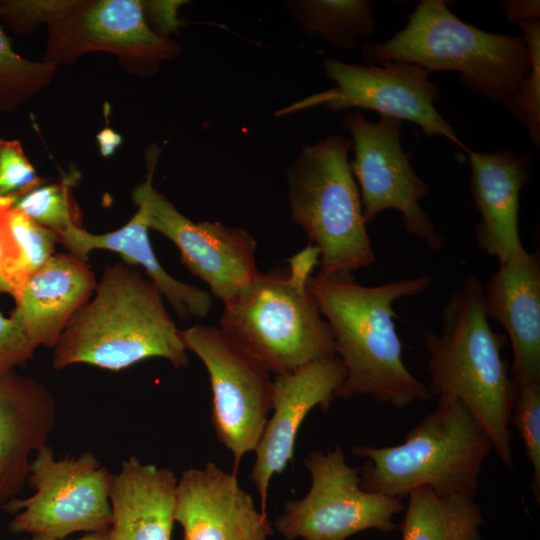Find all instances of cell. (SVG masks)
<instances>
[{
  "label": "cell",
  "mask_w": 540,
  "mask_h": 540,
  "mask_svg": "<svg viewBox=\"0 0 540 540\" xmlns=\"http://www.w3.org/2000/svg\"><path fill=\"white\" fill-rule=\"evenodd\" d=\"M318 264L319 250L309 244L289 259L286 270L259 271L224 305L220 328L270 373L336 356L331 328L308 287Z\"/></svg>",
  "instance_id": "5b68a950"
},
{
  "label": "cell",
  "mask_w": 540,
  "mask_h": 540,
  "mask_svg": "<svg viewBox=\"0 0 540 540\" xmlns=\"http://www.w3.org/2000/svg\"><path fill=\"white\" fill-rule=\"evenodd\" d=\"M342 123L352 136L354 159L349 164L359 185L366 224L384 210H397L405 229L433 253L439 252L444 239L420 205L431 187L417 175L403 150L402 120L382 115L372 122L356 111L347 113Z\"/></svg>",
  "instance_id": "8fae6325"
},
{
  "label": "cell",
  "mask_w": 540,
  "mask_h": 540,
  "mask_svg": "<svg viewBox=\"0 0 540 540\" xmlns=\"http://www.w3.org/2000/svg\"><path fill=\"white\" fill-rule=\"evenodd\" d=\"M158 154L148 157L145 182L132 192V199L149 229L170 239L179 249L181 262L206 282L212 295L224 305L231 302L258 274L256 240L246 230L220 222L195 223L152 186Z\"/></svg>",
  "instance_id": "4fadbf2b"
},
{
  "label": "cell",
  "mask_w": 540,
  "mask_h": 540,
  "mask_svg": "<svg viewBox=\"0 0 540 540\" xmlns=\"http://www.w3.org/2000/svg\"><path fill=\"white\" fill-rule=\"evenodd\" d=\"M100 152L103 156H110L120 145L121 136L110 128L103 129L97 135Z\"/></svg>",
  "instance_id": "836d02e7"
},
{
  "label": "cell",
  "mask_w": 540,
  "mask_h": 540,
  "mask_svg": "<svg viewBox=\"0 0 540 540\" xmlns=\"http://www.w3.org/2000/svg\"><path fill=\"white\" fill-rule=\"evenodd\" d=\"M15 200V197L0 196V293H2L1 272L15 256V244L9 226V213Z\"/></svg>",
  "instance_id": "1f68e13d"
},
{
  "label": "cell",
  "mask_w": 540,
  "mask_h": 540,
  "mask_svg": "<svg viewBox=\"0 0 540 540\" xmlns=\"http://www.w3.org/2000/svg\"><path fill=\"white\" fill-rule=\"evenodd\" d=\"M311 475L307 494L285 504L275 525L288 540H346L350 536L377 529H396L394 518L404 510L401 499L366 491L337 444L327 452L314 451L305 459Z\"/></svg>",
  "instance_id": "9c48e42d"
},
{
  "label": "cell",
  "mask_w": 540,
  "mask_h": 540,
  "mask_svg": "<svg viewBox=\"0 0 540 540\" xmlns=\"http://www.w3.org/2000/svg\"><path fill=\"white\" fill-rule=\"evenodd\" d=\"M14 207L56 233L78 226L70 203L68 181L37 187L16 198Z\"/></svg>",
  "instance_id": "4316f807"
},
{
  "label": "cell",
  "mask_w": 540,
  "mask_h": 540,
  "mask_svg": "<svg viewBox=\"0 0 540 540\" xmlns=\"http://www.w3.org/2000/svg\"><path fill=\"white\" fill-rule=\"evenodd\" d=\"M35 349L19 320L12 314L5 317L0 313V375L10 373L14 367L27 362Z\"/></svg>",
  "instance_id": "4dcf8cb0"
},
{
  "label": "cell",
  "mask_w": 540,
  "mask_h": 540,
  "mask_svg": "<svg viewBox=\"0 0 540 540\" xmlns=\"http://www.w3.org/2000/svg\"><path fill=\"white\" fill-rule=\"evenodd\" d=\"M480 507L469 496H439L429 487L408 495L402 540H480Z\"/></svg>",
  "instance_id": "7402d4cb"
},
{
  "label": "cell",
  "mask_w": 540,
  "mask_h": 540,
  "mask_svg": "<svg viewBox=\"0 0 540 540\" xmlns=\"http://www.w3.org/2000/svg\"><path fill=\"white\" fill-rule=\"evenodd\" d=\"M40 183L21 143L0 138V196L18 198L39 187Z\"/></svg>",
  "instance_id": "f1b7e54d"
},
{
  "label": "cell",
  "mask_w": 540,
  "mask_h": 540,
  "mask_svg": "<svg viewBox=\"0 0 540 540\" xmlns=\"http://www.w3.org/2000/svg\"><path fill=\"white\" fill-rule=\"evenodd\" d=\"M432 282L428 274L378 286L356 283L351 273L310 276L309 290L331 328L346 371L337 397L372 395L397 408L431 397L403 361L393 304L425 291Z\"/></svg>",
  "instance_id": "6da1fadb"
},
{
  "label": "cell",
  "mask_w": 540,
  "mask_h": 540,
  "mask_svg": "<svg viewBox=\"0 0 540 540\" xmlns=\"http://www.w3.org/2000/svg\"><path fill=\"white\" fill-rule=\"evenodd\" d=\"M492 449L489 436L461 401L438 399L401 444L359 445L351 451L366 459L360 468L364 490L402 500L421 487L439 496L474 497Z\"/></svg>",
  "instance_id": "8992f818"
},
{
  "label": "cell",
  "mask_w": 540,
  "mask_h": 540,
  "mask_svg": "<svg viewBox=\"0 0 540 540\" xmlns=\"http://www.w3.org/2000/svg\"><path fill=\"white\" fill-rule=\"evenodd\" d=\"M20 540H71V539H58V538H51L46 536H40V535H31L29 538H23ZM74 540H111L109 530L106 531H100V532H90L85 533L84 536L74 539Z\"/></svg>",
  "instance_id": "e575fe53"
},
{
  "label": "cell",
  "mask_w": 540,
  "mask_h": 540,
  "mask_svg": "<svg viewBox=\"0 0 540 540\" xmlns=\"http://www.w3.org/2000/svg\"><path fill=\"white\" fill-rule=\"evenodd\" d=\"M488 319L507 332L513 350L511 378L517 387L540 382V256L525 252L505 264L484 287Z\"/></svg>",
  "instance_id": "e0dca14e"
},
{
  "label": "cell",
  "mask_w": 540,
  "mask_h": 540,
  "mask_svg": "<svg viewBox=\"0 0 540 540\" xmlns=\"http://www.w3.org/2000/svg\"><path fill=\"white\" fill-rule=\"evenodd\" d=\"M174 521L184 540H267L272 534L266 512L256 509L235 473L212 462L187 469L178 479Z\"/></svg>",
  "instance_id": "9a60e30c"
},
{
  "label": "cell",
  "mask_w": 540,
  "mask_h": 540,
  "mask_svg": "<svg viewBox=\"0 0 540 540\" xmlns=\"http://www.w3.org/2000/svg\"><path fill=\"white\" fill-rule=\"evenodd\" d=\"M350 148L348 138L329 136L305 146L286 171L291 219L319 250L323 274H352L375 262Z\"/></svg>",
  "instance_id": "52a82bcc"
},
{
  "label": "cell",
  "mask_w": 540,
  "mask_h": 540,
  "mask_svg": "<svg viewBox=\"0 0 540 540\" xmlns=\"http://www.w3.org/2000/svg\"><path fill=\"white\" fill-rule=\"evenodd\" d=\"M470 192L480 214L476 227L478 246L497 258L499 265L526 252L519 233L520 193L529 181V154L508 149L493 153L466 151Z\"/></svg>",
  "instance_id": "2e32d148"
},
{
  "label": "cell",
  "mask_w": 540,
  "mask_h": 540,
  "mask_svg": "<svg viewBox=\"0 0 540 540\" xmlns=\"http://www.w3.org/2000/svg\"><path fill=\"white\" fill-rule=\"evenodd\" d=\"M178 479L167 468L125 460L110 492L111 540H171Z\"/></svg>",
  "instance_id": "ffe728a7"
},
{
  "label": "cell",
  "mask_w": 540,
  "mask_h": 540,
  "mask_svg": "<svg viewBox=\"0 0 540 540\" xmlns=\"http://www.w3.org/2000/svg\"><path fill=\"white\" fill-rule=\"evenodd\" d=\"M55 420L54 399L42 384L14 371L0 375V504L23 488L29 456L46 445Z\"/></svg>",
  "instance_id": "ac0fdd59"
},
{
  "label": "cell",
  "mask_w": 540,
  "mask_h": 540,
  "mask_svg": "<svg viewBox=\"0 0 540 540\" xmlns=\"http://www.w3.org/2000/svg\"><path fill=\"white\" fill-rule=\"evenodd\" d=\"M302 29L338 50H354L358 38L376 30L372 0H302L287 2Z\"/></svg>",
  "instance_id": "603a6c76"
},
{
  "label": "cell",
  "mask_w": 540,
  "mask_h": 540,
  "mask_svg": "<svg viewBox=\"0 0 540 540\" xmlns=\"http://www.w3.org/2000/svg\"><path fill=\"white\" fill-rule=\"evenodd\" d=\"M96 286L95 274L86 260L70 252L54 254L25 283L11 314L36 348H53Z\"/></svg>",
  "instance_id": "d6986e66"
},
{
  "label": "cell",
  "mask_w": 540,
  "mask_h": 540,
  "mask_svg": "<svg viewBox=\"0 0 540 540\" xmlns=\"http://www.w3.org/2000/svg\"><path fill=\"white\" fill-rule=\"evenodd\" d=\"M510 422L518 430L533 468L531 489L540 501V382L517 387Z\"/></svg>",
  "instance_id": "83f0119b"
},
{
  "label": "cell",
  "mask_w": 540,
  "mask_h": 540,
  "mask_svg": "<svg viewBox=\"0 0 540 540\" xmlns=\"http://www.w3.org/2000/svg\"><path fill=\"white\" fill-rule=\"evenodd\" d=\"M113 475L92 453L57 460L45 445L30 465L28 482L34 494L2 505L15 514L9 530L58 539L109 530Z\"/></svg>",
  "instance_id": "ba28073f"
},
{
  "label": "cell",
  "mask_w": 540,
  "mask_h": 540,
  "mask_svg": "<svg viewBox=\"0 0 540 540\" xmlns=\"http://www.w3.org/2000/svg\"><path fill=\"white\" fill-rule=\"evenodd\" d=\"M148 230L143 212L137 209L128 223L112 232L92 234L74 225L57 234L59 242L83 260L92 250L105 249L118 253L128 265L141 266L179 318H205L212 307L211 295L166 272L155 256Z\"/></svg>",
  "instance_id": "44dd1931"
},
{
  "label": "cell",
  "mask_w": 540,
  "mask_h": 540,
  "mask_svg": "<svg viewBox=\"0 0 540 540\" xmlns=\"http://www.w3.org/2000/svg\"><path fill=\"white\" fill-rule=\"evenodd\" d=\"M9 226L15 243V256L1 274L2 293L16 301L28 279L53 255L59 236L30 219L13 207L9 213Z\"/></svg>",
  "instance_id": "d4e9b609"
},
{
  "label": "cell",
  "mask_w": 540,
  "mask_h": 540,
  "mask_svg": "<svg viewBox=\"0 0 540 540\" xmlns=\"http://www.w3.org/2000/svg\"><path fill=\"white\" fill-rule=\"evenodd\" d=\"M84 25L99 41L123 45L159 58L167 55V40L153 32L145 19L143 4L137 0H105L86 14Z\"/></svg>",
  "instance_id": "cb8c5ba5"
},
{
  "label": "cell",
  "mask_w": 540,
  "mask_h": 540,
  "mask_svg": "<svg viewBox=\"0 0 540 540\" xmlns=\"http://www.w3.org/2000/svg\"><path fill=\"white\" fill-rule=\"evenodd\" d=\"M41 66L21 57L12 48L0 25V108L15 103Z\"/></svg>",
  "instance_id": "f546056e"
},
{
  "label": "cell",
  "mask_w": 540,
  "mask_h": 540,
  "mask_svg": "<svg viewBox=\"0 0 540 540\" xmlns=\"http://www.w3.org/2000/svg\"><path fill=\"white\" fill-rule=\"evenodd\" d=\"M440 335L424 332L431 396L459 400L489 436L501 461L513 469L510 415L517 386L501 351L506 338L495 333L484 310V286L468 275L442 312Z\"/></svg>",
  "instance_id": "7a4b0ae2"
},
{
  "label": "cell",
  "mask_w": 540,
  "mask_h": 540,
  "mask_svg": "<svg viewBox=\"0 0 540 540\" xmlns=\"http://www.w3.org/2000/svg\"><path fill=\"white\" fill-rule=\"evenodd\" d=\"M523 32L531 66L517 92L506 104L511 115L525 127L533 145L540 147V20L518 24Z\"/></svg>",
  "instance_id": "484cf974"
},
{
  "label": "cell",
  "mask_w": 540,
  "mask_h": 540,
  "mask_svg": "<svg viewBox=\"0 0 540 540\" xmlns=\"http://www.w3.org/2000/svg\"><path fill=\"white\" fill-rule=\"evenodd\" d=\"M346 371L338 357L316 360L296 370L275 375L272 410L255 450L250 479L266 512L269 484L274 474L284 471L293 459L298 430L308 413L327 410L337 397Z\"/></svg>",
  "instance_id": "5bb4252c"
},
{
  "label": "cell",
  "mask_w": 540,
  "mask_h": 540,
  "mask_svg": "<svg viewBox=\"0 0 540 540\" xmlns=\"http://www.w3.org/2000/svg\"><path fill=\"white\" fill-rule=\"evenodd\" d=\"M367 65L406 62L429 73L455 71L470 92L506 104L530 70L522 37L481 30L459 19L444 0H422L403 29L382 42H365Z\"/></svg>",
  "instance_id": "277c9868"
},
{
  "label": "cell",
  "mask_w": 540,
  "mask_h": 540,
  "mask_svg": "<svg viewBox=\"0 0 540 540\" xmlns=\"http://www.w3.org/2000/svg\"><path fill=\"white\" fill-rule=\"evenodd\" d=\"M503 8L506 20L510 23L540 19L539 0H505Z\"/></svg>",
  "instance_id": "d6a6232c"
},
{
  "label": "cell",
  "mask_w": 540,
  "mask_h": 540,
  "mask_svg": "<svg viewBox=\"0 0 540 540\" xmlns=\"http://www.w3.org/2000/svg\"><path fill=\"white\" fill-rule=\"evenodd\" d=\"M180 336L209 373L212 424L236 470L241 458L256 450L272 410L270 372L220 327L194 325Z\"/></svg>",
  "instance_id": "30bf717a"
},
{
  "label": "cell",
  "mask_w": 540,
  "mask_h": 540,
  "mask_svg": "<svg viewBox=\"0 0 540 540\" xmlns=\"http://www.w3.org/2000/svg\"><path fill=\"white\" fill-rule=\"evenodd\" d=\"M325 75L336 87L311 95L276 113H293L316 105L337 112L348 108L376 111L380 116L407 120L419 125L427 137L443 136L465 151L453 127L435 107L439 88L429 80L430 73L416 64L387 62L359 65L339 59L324 61Z\"/></svg>",
  "instance_id": "7c38bea8"
},
{
  "label": "cell",
  "mask_w": 540,
  "mask_h": 540,
  "mask_svg": "<svg viewBox=\"0 0 540 540\" xmlns=\"http://www.w3.org/2000/svg\"><path fill=\"white\" fill-rule=\"evenodd\" d=\"M186 351L161 292L131 265L117 262L106 267L92 299L67 324L52 364L117 371L160 357L181 368L188 364Z\"/></svg>",
  "instance_id": "3957f363"
}]
</instances>
